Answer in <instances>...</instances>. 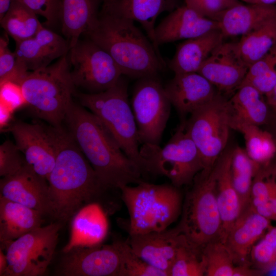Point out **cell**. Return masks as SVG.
<instances>
[{"label": "cell", "instance_id": "obj_1", "mask_svg": "<svg viewBox=\"0 0 276 276\" xmlns=\"http://www.w3.org/2000/svg\"><path fill=\"white\" fill-rule=\"evenodd\" d=\"M49 128L56 151L55 164L47 178L49 215L66 221L107 189L68 131L61 126Z\"/></svg>", "mask_w": 276, "mask_h": 276}, {"label": "cell", "instance_id": "obj_2", "mask_svg": "<svg viewBox=\"0 0 276 276\" xmlns=\"http://www.w3.org/2000/svg\"><path fill=\"white\" fill-rule=\"evenodd\" d=\"M64 121L68 132L106 189H120L143 180L140 169L94 113L73 102Z\"/></svg>", "mask_w": 276, "mask_h": 276}, {"label": "cell", "instance_id": "obj_3", "mask_svg": "<svg viewBox=\"0 0 276 276\" xmlns=\"http://www.w3.org/2000/svg\"><path fill=\"white\" fill-rule=\"evenodd\" d=\"M134 22L101 7L97 19L83 35L111 56L123 75L137 79L157 75L165 62Z\"/></svg>", "mask_w": 276, "mask_h": 276}, {"label": "cell", "instance_id": "obj_4", "mask_svg": "<svg viewBox=\"0 0 276 276\" xmlns=\"http://www.w3.org/2000/svg\"><path fill=\"white\" fill-rule=\"evenodd\" d=\"M67 55L47 67L29 72L17 83L33 112L55 127L61 126L64 121L76 94Z\"/></svg>", "mask_w": 276, "mask_h": 276}, {"label": "cell", "instance_id": "obj_5", "mask_svg": "<svg viewBox=\"0 0 276 276\" xmlns=\"http://www.w3.org/2000/svg\"><path fill=\"white\" fill-rule=\"evenodd\" d=\"M171 184L155 185L144 180L136 186L122 187L121 198L129 215V235L167 229L181 213L182 197Z\"/></svg>", "mask_w": 276, "mask_h": 276}, {"label": "cell", "instance_id": "obj_6", "mask_svg": "<svg viewBox=\"0 0 276 276\" xmlns=\"http://www.w3.org/2000/svg\"><path fill=\"white\" fill-rule=\"evenodd\" d=\"M82 106L102 122L124 152L145 174L138 130L128 98L127 84L122 77L110 88L98 93L76 94Z\"/></svg>", "mask_w": 276, "mask_h": 276}, {"label": "cell", "instance_id": "obj_7", "mask_svg": "<svg viewBox=\"0 0 276 276\" xmlns=\"http://www.w3.org/2000/svg\"><path fill=\"white\" fill-rule=\"evenodd\" d=\"M216 180L215 164L211 169L202 170L195 176L194 185L186 196L177 225L190 242L201 249L219 240L221 235Z\"/></svg>", "mask_w": 276, "mask_h": 276}, {"label": "cell", "instance_id": "obj_8", "mask_svg": "<svg viewBox=\"0 0 276 276\" xmlns=\"http://www.w3.org/2000/svg\"><path fill=\"white\" fill-rule=\"evenodd\" d=\"M182 122L163 147L142 144L140 148L145 172L165 176L177 188L192 183L203 169L200 153Z\"/></svg>", "mask_w": 276, "mask_h": 276}, {"label": "cell", "instance_id": "obj_9", "mask_svg": "<svg viewBox=\"0 0 276 276\" xmlns=\"http://www.w3.org/2000/svg\"><path fill=\"white\" fill-rule=\"evenodd\" d=\"M231 116L229 100L217 93L186 121V130L201 155L202 170L211 169L225 150L232 129Z\"/></svg>", "mask_w": 276, "mask_h": 276}, {"label": "cell", "instance_id": "obj_10", "mask_svg": "<svg viewBox=\"0 0 276 276\" xmlns=\"http://www.w3.org/2000/svg\"><path fill=\"white\" fill-rule=\"evenodd\" d=\"M61 224L37 227L1 248L5 249L8 266L4 276H40L50 264Z\"/></svg>", "mask_w": 276, "mask_h": 276}, {"label": "cell", "instance_id": "obj_11", "mask_svg": "<svg viewBox=\"0 0 276 276\" xmlns=\"http://www.w3.org/2000/svg\"><path fill=\"white\" fill-rule=\"evenodd\" d=\"M67 59L75 87L98 93L114 86L123 74L111 56L86 37L69 50Z\"/></svg>", "mask_w": 276, "mask_h": 276}, {"label": "cell", "instance_id": "obj_12", "mask_svg": "<svg viewBox=\"0 0 276 276\" xmlns=\"http://www.w3.org/2000/svg\"><path fill=\"white\" fill-rule=\"evenodd\" d=\"M171 103L157 75L139 79L131 99L140 143L159 145Z\"/></svg>", "mask_w": 276, "mask_h": 276}, {"label": "cell", "instance_id": "obj_13", "mask_svg": "<svg viewBox=\"0 0 276 276\" xmlns=\"http://www.w3.org/2000/svg\"><path fill=\"white\" fill-rule=\"evenodd\" d=\"M64 254L59 275L120 276V256L115 241L110 244L76 246Z\"/></svg>", "mask_w": 276, "mask_h": 276}, {"label": "cell", "instance_id": "obj_14", "mask_svg": "<svg viewBox=\"0 0 276 276\" xmlns=\"http://www.w3.org/2000/svg\"><path fill=\"white\" fill-rule=\"evenodd\" d=\"M8 130L28 167L47 180L56 161V151L49 126L18 122Z\"/></svg>", "mask_w": 276, "mask_h": 276}, {"label": "cell", "instance_id": "obj_15", "mask_svg": "<svg viewBox=\"0 0 276 276\" xmlns=\"http://www.w3.org/2000/svg\"><path fill=\"white\" fill-rule=\"evenodd\" d=\"M249 67L239 53L237 42L223 41L214 50L197 73L219 91L229 92L241 85Z\"/></svg>", "mask_w": 276, "mask_h": 276}, {"label": "cell", "instance_id": "obj_16", "mask_svg": "<svg viewBox=\"0 0 276 276\" xmlns=\"http://www.w3.org/2000/svg\"><path fill=\"white\" fill-rule=\"evenodd\" d=\"M15 43L14 52L20 70L25 74L49 66L70 50L65 39L43 26L34 37Z\"/></svg>", "mask_w": 276, "mask_h": 276}, {"label": "cell", "instance_id": "obj_17", "mask_svg": "<svg viewBox=\"0 0 276 276\" xmlns=\"http://www.w3.org/2000/svg\"><path fill=\"white\" fill-rule=\"evenodd\" d=\"M183 236L176 226L170 229L129 235L126 241L137 256L169 276Z\"/></svg>", "mask_w": 276, "mask_h": 276}, {"label": "cell", "instance_id": "obj_18", "mask_svg": "<svg viewBox=\"0 0 276 276\" xmlns=\"http://www.w3.org/2000/svg\"><path fill=\"white\" fill-rule=\"evenodd\" d=\"M0 195L11 201L50 214L47 180L36 174L26 164L15 174L2 177Z\"/></svg>", "mask_w": 276, "mask_h": 276}, {"label": "cell", "instance_id": "obj_19", "mask_svg": "<svg viewBox=\"0 0 276 276\" xmlns=\"http://www.w3.org/2000/svg\"><path fill=\"white\" fill-rule=\"evenodd\" d=\"M272 226L271 221L259 215L250 205L240 215L224 242L236 265H251L252 248Z\"/></svg>", "mask_w": 276, "mask_h": 276}, {"label": "cell", "instance_id": "obj_20", "mask_svg": "<svg viewBox=\"0 0 276 276\" xmlns=\"http://www.w3.org/2000/svg\"><path fill=\"white\" fill-rule=\"evenodd\" d=\"M164 87L171 104L182 118L208 103L217 93L215 87L198 73L175 74Z\"/></svg>", "mask_w": 276, "mask_h": 276}, {"label": "cell", "instance_id": "obj_21", "mask_svg": "<svg viewBox=\"0 0 276 276\" xmlns=\"http://www.w3.org/2000/svg\"><path fill=\"white\" fill-rule=\"evenodd\" d=\"M219 29L216 20L205 17L187 6H178L155 27L157 45L189 39Z\"/></svg>", "mask_w": 276, "mask_h": 276}, {"label": "cell", "instance_id": "obj_22", "mask_svg": "<svg viewBox=\"0 0 276 276\" xmlns=\"http://www.w3.org/2000/svg\"><path fill=\"white\" fill-rule=\"evenodd\" d=\"M276 18V5L240 3L222 12L217 19L225 37L243 36Z\"/></svg>", "mask_w": 276, "mask_h": 276}, {"label": "cell", "instance_id": "obj_23", "mask_svg": "<svg viewBox=\"0 0 276 276\" xmlns=\"http://www.w3.org/2000/svg\"><path fill=\"white\" fill-rule=\"evenodd\" d=\"M233 149L225 150L215 163L216 198L221 220L220 240L225 242L227 235L241 214L239 197L231 173Z\"/></svg>", "mask_w": 276, "mask_h": 276}, {"label": "cell", "instance_id": "obj_24", "mask_svg": "<svg viewBox=\"0 0 276 276\" xmlns=\"http://www.w3.org/2000/svg\"><path fill=\"white\" fill-rule=\"evenodd\" d=\"M224 38L219 29L185 40L177 48L169 63L175 74L197 73L203 63Z\"/></svg>", "mask_w": 276, "mask_h": 276}, {"label": "cell", "instance_id": "obj_25", "mask_svg": "<svg viewBox=\"0 0 276 276\" xmlns=\"http://www.w3.org/2000/svg\"><path fill=\"white\" fill-rule=\"evenodd\" d=\"M103 0H61L59 21L70 49L97 19Z\"/></svg>", "mask_w": 276, "mask_h": 276}, {"label": "cell", "instance_id": "obj_26", "mask_svg": "<svg viewBox=\"0 0 276 276\" xmlns=\"http://www.w3.org/2000/svg\"><path fill=\"white\" fill-rule=\"evenodd\" d=\"M178 0H118L110 8L118 14L139 22L147 33L158 56L162 59L155 35L157 17L163 12L178 7Z\"/></svg>", "mask_w": 276, "mask_h": 276}, {"label": "cell", "instance_id": "obj_27", "mask_svg": "<svg viewBox=\"0 0 276 276\" xmlns=\"http://www.w3.org/2000/svg\"><path fill=\"white\" fill-rule=\"evenodd\" d=\"M43 215L38 211L0 195V241L5 244L41 226Z\"/></svg>", "mask_w": 276, "mask_h": 276}, {"label": "cell", "instance_id": "obj_28", "mask_svg": "<svg viewBox=\"0 0 276 276\" xmlns=\"http://www.w3.org/2000/svg\"><path fill=\"white\" fill-rule=\"evenodd\" d=\"M106 221L97 204L89 203L81 208L72 217L71 236L63 252L76 246L99 244L106 233Z\"/></svg>", "mask_w": 276, "mask_h": 276}, {"label": "cell", "instance_id": "obj_29", "mask_svg": "<svg viewBox=\"0 0 276 276\" xmlns=\"http://www.w3.org/2000/svg\"><path fill=\"white\" fill-rule=\"evenodd\" d=\"M262 95L250 85H240L229 100L231 122L257 126L265 123L268 117V108Z\"/></svg>", "mask_w": 276, "mask_h": 276}, {"label": "cell", "instance_id": "obj_30", "mask_svg": "<svg viewBox=\"0 0 276 276\" xmlns=\"http://www.w3.org/2000/svg\"><path fill=\"white\" fill-rule=\"evenodd\" d=\"M262 166L252 159L244 149L239 146L233 149L232 177L239 197L241 214L250 205L253 179Z\"/></svg>", "mask_w": 276, "mask_h": 276}, {"label": "cell", "instance_id": "obj_31", "mask_svg": "<svg viewBox=\"0 0 276 276\" xmlns=\"http://www.w3.org/2000/svg\"><path fill=\"white\" fill-rule=\"evenodd\" d=\"M231 127L243 135L245 150L252 159L262 166L269 165L276 154V144L271 133L253 124L231 122Z\"/></svg>", "mask_w": 276, "mask_h": 276}, {"label": "cell", "instance_id": "obj_32", "mask_svg": "<svg viewBox=\"0 0 276 276\" xmlns=\"http://www.w3.org/2000/svg\"><path fill=\"white\" fill-rule=\"evenodd\" d=\"M37 14L17 0L0 19L2 27L15 42L34 37L43 27Z\"/></svg>", "mask_w": 276, "mask_h": 276}, {"label": "cell", "instance_id": "obj_33", "mask_svg": "<svg viewBox=\"0 0 276 276\" xmlns=\"http://www.w3.org/2000/svg\"><path fill=\"white\" fill-rule=\"evenodd\" d=\"M276 43V18L242 36L239 53L249 67L263 57Z\"/></svg>", "mask_w": 276, "mask_h": 276}, {"label": "cell", "instance_id": "obj_34", "mask_svg": "<svg viewBox=\"0 0 276 276\" xmlns=\"http://www.w3.org/2000/svg\"><path fill=\"white\" fill-rule=\"evenodd\" d=\"M242 84L250 85L266 96L270 93L276 84V43L249 66Z\"/></svg>", "mask_w": 276, "mask_h": 276}, {"label": "cell", "instance_id": "obj_35", "mask_svg": "<svg viewBox=\"0 0 276 276\" xmlns=\"http://www.w3.org/2000/svg\"><path fill=\"white\" fill-rule=\"evenodd\" d=\"M202 249L190 242L183 235L169 272V276L205 275Z\"/></svg>", "mask_w": 276, "mask_h": 276}, {"label": "cell", "instance_id": "obj_36", "mask_svg": "<svg viewBox=\"0 0 276 276\" xmlns=\"http://www.w3.org/2000/svg\"><path fill=\"white\" fill-rule=\"evenodd\" d=\"M206 276H233L236 265L225 243L217 240L202 249Z\"/></svg>", "mask_w": 276, "mask_h": 276}, {"label": "cell", "instance_id": "obj_37", "mask_svg": "<svg viewBox=\"0 0 276 276\" xmlns=\"http://www.w3.org/2000/svg\"><path fill=\"white\" fill-rule=\"evenodd\" d=\"M121 259L120 276H168L140 258L132 250L127 241L117 239Z\"/></svg>", "mask_w": 276, "mask_h": 276}, {"label": "cell", "instance_id": "obj_38", "mask_svg": "<svg viewBox=\"0 0 276 276\" xmlns=\"http://www.w3.org/2000/svg\"><path fill=\"white\" fill-rule=\"evenodd\" d=\"M251 266L266 273L276 268V226H272L254 245L250 252Z\"/></svg>", "mask_w": 276, "mask_h": 276}, {"label": "cell", "instance_id": "obj_39", "mask_svg": "<svg viewBox=\"0 0 276 276\" xmlns=\"http://www.w3.org/2000/svg\"><path fill=\"white\" fill-rule=\"evenodd\" d=\"M276 197V169L263 166L255 176L250 205L254 208Z\"/></svg>", "mask_w": 276, "mask_h": 276}, {"label": "cell", "instance_id": "obj_40", "mask_svg": "<svg viewBox=\"0 0 276 276\" xmlns=\"http://www.w3.org/2000/svg\"><path fill=\"white\" fill-rule=\"evenodd\" d=\"M7 36L0 39V85L7 82L17 84L26 74L20 70L14 52L8 48Z\"/></svg>", "mask_w": 276, "mask_h": 276}, {"label": "cell", "instance_id": "obj_41", "mask_svg": "<svg viewBox=\"0 0 276 276\" xmlns=\"http://www.w3.org/2000/svg\"><path fill=\"white\" fill-rule=\"evenodd\" d=\"M25 158L15 143L6 141L0 146V176L13 175L26 165Z\"/></svg>", "mask_w": 276, "mask_h": 276}, {"label": "cell", "instance_id": "obj_42", "mask_svg": "<svg viewBox=\"0 0 276 276\" xmlns=\"http://www.w3.org/2000/svg\"><path fill=\"white\" fill-rule=\"evenodd\" d=\"M185 5L202 16L217 20L228 8L240 3L239 0H185Z\"/></svg>", "mask_w": 276, "mask_h": 276}, {"label": "cell", "instance_id": "obj_43", "mask_svg": "<svg viewBox=\"0 0 276 276\" xmlns=\"http://www.w3.org/2000/svg\"><path fill=\"white\" fill-rule=\"evenodd\" d=\"M37 15L43 17L45 24L53 26L59 21L61 0H17Z\"/></svg>", "mask_w": 276, "mask_h": 276}, {"label": "cell", "instance_id": "obj_44", "mask_svg": "<svg viewBox=\"0 0 276 276\" xmlns=\"http://www.w3.org/2000/svg\"><path fill=\"white\" fill-rule=\"evenodd\" d=\"M263 273L260 270L256 269L251 265H236L233 276H258Z\"/></svg>", "mask_w": 276, "mask_h": 276}, {"label": "cell", "instance_id": "obj_45", "mask_svg": "<svg viewBox=\"0 0 276 276\" xmlns=\"http://www.w3.org/2000/svg\"><path fill=\"white\" fill-rule=\"evenodd\" d=\"M8 266V261L5 251L0 248V276H4V274Z\"/></svg>", "mask_w": 276, "mask_h": 276}, {"label": "cell", "instance_id": "obj_46", "mask_svg": "<svg viewBox=\"0 0 276 276\" xmlns=\"http://www.w3.org/2000/svg\"><path fill=\"white\" fill-rule=\"evenodd\" d=\"M13 0H0V19L9 11L12 5Z\"/></svg>", "mask_w": 276, "mask_h": 276}, {"label": "cell", "instance_id": "obj_47", "mask_svg": "<svg viewBox=\"0 0 276 276\" xmlns=\"http://www.w3.org/2000/svg\"><path fill=\"white\" fill-rule=\"evenodd\" d=\"M266 97L268 103L276 107V84L270 93L266 96Z\"/></svg>", "mask_w": 276, "mask_h": 276}, {"label": "cell", "instance_id": "obj_48", "mask_svg": "<svg viewBox=\"0 0 276 276\" xmlns=\"http://www.w3.org/2000/svg\"><path fill=\"white\" fill-rule=\"evenodd\" d=\"M272 213V221H276V197L269 200Z\"/></svg>", "mask_w": 276, "mask_h": 276}, {"label": "cell", "instance_id": "obj_49", "mask_svg": "<svg viewBox=\"0 0 276 276\" xmlns=\"http://www.w3.org/2000/svg\"><path fill=\"white\" fill-rule=\"evenodd\" d=\"M250 4H262L266 5H276V0H252Z\"/></svg>", "mask_w": 276, "mask_h": 276}, {"label": "cell", "instance_id": "obj_50", "mask_svg": "<svg viewBox=\"0 0 276 276\" xmlns=\"http://www.w3.org/2000/svg\"><path fill=\"white\" fill-rule=\"evenodd\" d=\"M118 0H103L102 7L109 8L112 7Z\"/></svg>", "mask_w": 276, "mask_h": 276}, {"label": "cell", "instance_id": "obj_51", "mask_svg": "<svg viewBox=\"0 0 276 276\" xmlns=\"http://www.w3.org/2000/svg\"><path fill=\"white\" fill-rule=\"evenodd\" d=\"M243 1L248 3V4H250L251 3L252 0H242Z\"/></svg>", "mask_w": 276, "mask_h": 276}, {"label": "cell", "instance_id": "obj_52", "mask_svg": "<svg viewBox=\"0 0 276 276\" xmlns=\"http://www.w3.org/2000/svg\"></svg>", "mask_w": 276, "mask_h": 276}]
</instances>
